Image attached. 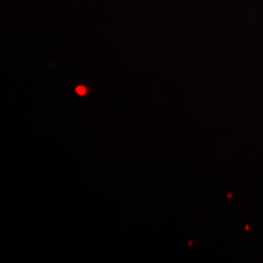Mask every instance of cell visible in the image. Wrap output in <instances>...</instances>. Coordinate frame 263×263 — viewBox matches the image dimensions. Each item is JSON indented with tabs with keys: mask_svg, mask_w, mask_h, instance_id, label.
<instances>
[{
	"mask_svg": "<svg viewBox=\"0 0 263 263\" xmlns=\"http://www.w3.org/2000/svg\"><path fill=\"white\" fill-rule=\"evenodd\" d=\"M76 93H77L78 95L87 94V88L83 87V85H78V87L76 88Z\"/></svg>",
	"mask_w": 263,
	"mask_h": 263,
	"instance_id": "obj_1",
	"label": "cell"
}]
</instances>
